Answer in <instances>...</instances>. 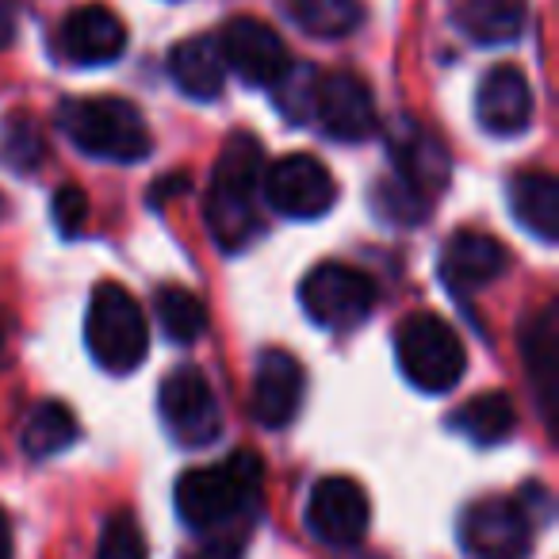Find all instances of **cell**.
<instances>
[{
  "label": "cell",
  "instance_id": "6da1fadb",
  "mask_svg": "<svg viewBox=\"0 0 559 559\" xmlns=\"http://www.w3.org/2000/svg\"><path fill=\"white\" fill-rule=\"evenodd\" d=\"M264 464L257 452L234 449L223 464L192 467L177 479V513L195 533H215L226 540L234 521H241L261 498Z\"/></svg>",
  "mask_w": 559,
  "mask_h": 559
},
{
  "label": "cell",
  "instance_id": "7a4b0ae2",
  "mask_svg": "<svg viewBox=\"0 0 559 559\" xmlns=\"http://www.w3.org/2000/svg\"><path fill=\"white\" fill-rule=\"evenodd\" d=\"M261 142L249 131H234L211 169L203 218L218 249L238 253L257 230V188H261Z\"/></svg>",
  "mask_w": 559,
  "mask_h": 559
},
{
  "label": "cell",
  "instance_id": "3957f363",
  "mask_svg": "<svg viewBox=\"0 0 559 559\" xmlns=\"http://www.w3.org/2000/svg\"><path fill=\"white\" fill-rule=\"evenodd\" d=\"M58 127L70 134L81 154L104 157V162L131 165L154 150L146 119L123 96H73L58 108Z\"/></svg>",
  "mask_w": 559,
  "mask_h": 559
},
{
  "label": "cell",
  "instance_id": "277c9868",
  "mask_svg": "<svg viewBox=\"0 0 559 559\" xmlns=\"http://www.w3.org/2000/svg\"><path fill=\"white\" fill-rule=\"evenodd\" d=\"M85 345L93 360L111 376H127L146 360L150 353V326L139 299L116 284L104 280L88 299L85 314Z\"/></svg>",
  "mask_w": 559,
  "mask_h": 559
},
{
  "label": "cell",
  "instance_id": "5b68a950",
  "mask_svg": "<svg viewBox=\"0 0 559 559\" xmlns=\"http://www.w3.org/2000/svg\"><path fill=\"white\" fill-rule=\"evenodd\" d=\"M395 357L403 376L426 395H449L464 380L467 353L460 334L444 319L418 311L395 330Z\"/></svg>",
  "mask_w": 559,
  "mask_h": 559
},
{
  "label": "cell",
  "instance_id": "8992f818",
  "mask_svg": "<svg viewBox=\"0 0 559 559\" xmlns=\"http://www.w3.org/2000/svg\"><path fill=\"white\" fill-rule=\"evenodd\" d=\"M376 280L368 272L342 261H322L299 284V304L307 319L322 330H353L372 314L376 307Z\"/></svg>",
  "mask_w": 559,
  "mask_h": 559
},
{
  "label": "cell",
  "instance_id": "52a82bcc",
  "mask_svg": "<svg viewBox=\"0 0 559 559\" xmlns=\"http://www.w3.org/2000/svg\"><path fill=\"white\" fill-rule=\"evenodd\" d=\"M157 411H162V421L173 433V441L185 444V449H203L223 433V411H218L215 388L192 365H180L165 376L162 391H157Z\"/></svg>",
  "mask_w": 559,
  "mask_h": 559
},
{
  "label": "cell",
  "instance_id": "ba28073f",
  "mask_svg": "<svg viewBox=\"0 0 559 559\" xmlns=\"http://www.w3.org/2000/svg\"><path fill=\"white\" fill-rule=\"evenodd\" d=\"M533 525L525 502L487 495L460 518V544L472 559H525L533 548Z\"/></svg>",
  "mask_w": 559,
  "mask_h": 559
},
{
  "label": "cell",
  "instance_id": "9c48e42d",
  "mask_svg": "<svg viewBox=\"0 0 559 559\" xmlns=\"http://www.w3.org/2000/svg\"><path fill=\"white\" fill-rule=\"evenodd\" d=\"M264 200L284 218H322L337 203V180L314 154H284L264 173Z\"/></svg>",
  "mask_w": 559,
  "mask_h": 559
},
{
  "label": "cell",
  "instance_id": "30bf717a",
  "mask_svg": "<svg viewBox=\"0 0 559 559\" xmlns=\"http://www.w3.org/2000/svg\"><path fill=\"white\" fill-rule=\"evenodd\" d=\"M322 131L334 142H368L380 127L376 96L357 70H330L319 73L314 85V116Z\"/></svg>",
  "mask_w": 559,
  "mask_h": 559
},
{
  "label": "cell",
  "instance_id": "8fae6325",
  "mask_svg": "<svg viewBox=\"0 0 559 559\" xmlns=\"http://www.w3.org/2000/svg\"><path fill=\"white\" fill-rule=\"evenodd\" d=\"M218 55L226 70H234L253 88H276L280 78L292 70L288 47L276 35V27L257 16H234L218 35Z\"/></svg>",
  "mask_w": 559,
  "mask_h": 559
},
{
  "label": "cell",
  "instance_id": "7c38bea8",
  "mask_svg": "<svg viewBox=\"0 0 559 559\" xmlns=\"http://www.w3.org/2000/svg\"><path fill=\"white\" fill-rule=\"evenodd\" d=\"M368 521H372V502L365 487L349 475H326L314 483L307 498V528L330 548H353L365 540Z\"/></svg>",
  "mask_w": 559,
  "mask_h": 559
},
{
  "label": "cell",
  "instance_id": "4fadbf2b",
  "mask_svg": "<svg viewBox=\"0 0 559 559\" xmlns=\"http://www.w3.org/2000/svg\"><path fill=\"white\" fill-rule=\"evenodd\" d=\"M388 154L391 165H395V177L403 185H411L418 195L433 200L449 188L452 177V162L449 150L437 134H429L426 127L414 116H399L388 131Z\"/></svg>",
  "mask_w": 559,
  "mask_h": 559
},
{
  "label": "cell",
  "instance_id": "5bb4252c",
  "mask_svg": "<svg viewBox=\"0 0 559 559\" xmlns=\"http://www.w3.org/2000/svg\"><path fill=\"white\" fill-rule=\"evenodd\" d=\"M307 391V372L288 349H261L249 383V414L257 426L284 429L299 414Z\"/></svg>",
  "mask_w": 559,
  "mask_h": 559
},
{
  "label": "cell",
  "instance_id": "9a60e30c",
  "mask_svg": "<svg viewBox=\"0 0 559 559\" xmlns=\"http://www.w3.org/2000/svg\"><path fill=\"white\" fill-rule=\"evenodd\" d=\"M127 24L108 4H78L58 24V55L70 66H108L123 58Z\"/></svg>",
  "mask_w": 559,
  "mask_h": 559
},
{
  "label": "cell",
  "instance_id": "2e32d148",
  "mask_svg": "<svg viewBox=\"0 0 559 559\" xmlns=\"http://www.w3.org/2000/svg\"><path fill=\"white\" fill-rule=\"evenodd\" d=\"M475 119L487 134L510 139L533 119V85L518 66H495L475 88Z\"/></svg>",
  "mask_w": 559,
  "mask_h": 559
},
{
  "label": "cell",
  "instance_id": "e0dca14e",
  "mask_svg": "<svg viewBox=\"0 0 559 559\" xmlns=\"http://www.w3.org/2000/svg\"><path fill=\"white\" fill-rule=\"evenodd\" d=\"M506 269H510V249L483 230H456L441 257V280L452 296H472L487 288Z\"/></svg>",
  "mask_w": 559,
  "mask_h": 559
},
{
  "label": "cell",
  "instance_id": "ac0fdd59",
  "mask_svg": "<svg viewBox=\"0 0 559 559\" xmlns=\"http://www.w3.org/2000/svg\"><path fill=\"white\" fill-rule=\"evenodd\" d=\"M521 353L533 391L540 399V414L548 429H556V403H559V322L556 307H544L525 330H521Z\"/></svg>",
  "mask_w": 559,
  "mask_h": 559
},
{
  "label": "cell",
  "instance_id": "d6986e66",
  "mask_svg": "<svg viewBox=\"0 0 559 559\" xmlns=\"http://www.w3.org/2000/svg\"><path fill=\"white\" fill-rule=\"evenodd\" d=\"M169 78L192 100H215L226 85V62L218 55V39H207V35L180 39L169 50Z\"/></svg>",
  "mask_w": 559,
  "mask_h": 559
},
{
  "label": "cell",
  "instance_id": "ffe728a7",
  "mask_svg": "<svg viewBox=\"0 0 559 559\" xmlns=\"http://www.w3.org/2000/svg\"><path fill=\"white\" fill-rule=\"evenodd\" d=\"M510 207L513 218L525 226L528 234L544 241V246H556L559 241V180L544 169L518 173L510 180Z\"/></svg>",
  "mask_w": 559,
  "mask_h": 559
},
{
  "label": "cell",
  "instance_id": "44dd1931",
  "mask_svg": "<svg viewBox=\"0 0 559 559\" xmlns=\"http://www.w3.org/2000/svg\"><path fill=\"white\" fill-rule=\"evenodd\" d=\"M525 0H452V24L479 47L513 43L525 32Z\"/></svg>",
  "mask_w": 559,
  "mask_h": 559
},
{
  "label": "cell",
  "instance_id": "7402d4cb",
  "mask_svg": "<svg viewBox=\"0 0 559 559\" xmlns=\"http://www.w3.org/2000/svg\"><path fill=\"white\" fill-rule=\"evenodd\" d=\"M449 426L475 444H502L506 437L518 429V411H513L510 395H502V391H487V395H475L472 403H464L460 411H452Z\"/></svg>",
  "mask_w": 559,
  "mask_h": 559
},
{
  "label": "cell",
  "instance_id": "603a6c76",
  "mask_svg": "<svg viewBox=\"0 0 559 559\" xmlns=\"http://www.w3.org/2000/svg\"><path fill=\"white\" fill-rule=\"evenodd\" d=\"M78 441V418L66 403H39L24 421L20 444L32 460H50Z\"/></svg>",
  "mask_w": 559,
  "mask_h": 559
},
{
  "label": "cell",
  "instance_id": "cb8c5ba5",
  "mask_svg": "<svg viewBox=\"0 0 559 559\" xmlns=\"http://www.w3.org/2000/svg\"><path fill=\"white\" fill-rule=\"evenodd\" d=\"M288 9L314 39H345L365 24V0H288Z\"/></svg>",
  "mask_w": 559,
  "mask_h": 559
},
{
  "label": "cell",
  "instance_id": "d4e9b609",
  "mask_svg": "<svg viewBox=\"0 0 559 559\" xmlns=\"http://www.w3.org/2000/svg\"><path fill=\"white\" fill-rule=\"evenodd\" d=\"M154 311L165 337H173L177 345H192L207 330V307H203V299L192 296L188 288H180V284H162L157 288Z\"/></svg>",
  "mask_w": 559,
  "mask_h": 559
},
{
  "label": "cell",
  "instance_id": "484cf974",
  "mask_svg": "<svg viewBox=\"0 0 559 559\" xmlns=\"http://www.w3.org/2000/svg\"><path fill=\"white\" fill-rule=\"evenodd\" d=\"M43 154H47V142H43V131L35 127V119L27 111H12L4 123H0V165H9L12 173L27 177L43 165Z\"/></svg>",
  "mask_w": 559,
  "mask_h": 559
},
{
  "label": "cell",
  "instance_id": "4316f807",
  "mask_svg": "<svg viewBox=\"0 0 559 559\" xmlns=\"http://www.w3.org/2000/svg\"><path fill=\"white\" fill-rule=\"evenodd\" d=\"M376 211H380L388 223L395 226H418L421 218H426L429 211V200L426 195H418L411 185H403L399 177H388L376 185V195H372Z\"/></svg>",
  "mask_w": 559,
  "mask_h": 559
},
{
  "label": "cell",
  "instance_id": "83f0119b",
  "mask_svg": "<svg viewBox=\"0 0 559 559\" xmlns=\"http://www.w3.org/2000/svg\"><path fill=\"white\" fill-rule=\"evenodd\" d=\"M146 536H142L139 521L131 513H111L108 525H104L100 548H96V559H146Z\"/></svg>",
  "mask_w": 559,
  "mask_h": 559
},
{
  "label": "cell",
  "instance_id": "f1b7e54d",
  "mask_svg": "<svg viewBox=\"0 0 559 559\" xmlns=\"http://www.w3.org/2000/svg\"><path fill=\"white\" fill-rule=\"evenodd\" d=\"M314 85H319V73L311 66H292L284 78H280V108L288 111V119L307 123L314 116Z\"/></svg>",
  "mask_w": 559,
  "mask_h": 559
},
{
  "label": "cell",
  "instance_id": "f546056e",
  "mask_svg": "<svg viewBox=\"0 0 559 559\" xmlns=\"http://www.w3.org/2000/svg\"><path fill=\"white\" fill-rule=\"evenodd\" d=\"M50 211H55V223L66 238H78L88 223V195L81 185H62L50 200Z\"/></svg>",
  "mask_w": 559,
  "mask_h": 559
},
{
  "label": "cell",
  "instance_id": "4dcf8cb0",
  "mask_svg": "<svg viewBox=\"0 0 559 559\" xmlns=\"http://www.w3.org/2000/svg\"><path fill=\"white\" fill-rule=\"evenodd\" d=\"M188 192V177L185 173H173V177L157 180L154 192H150V207H162V203H169L173 195H185Z\"/></svg>",
  "mask_w": 559,
  "mask_h": 559
},
{
  "label": "cell",
  "instance_id": "1f68e13d",
  "mask_svg": "<svg viewBox=\"0 0 559 559\" xmlns=\"http://www.w3.org/2000/svg\"><path fill=\"white\" fill-rule=\"evenodd\" d=\"M12 39H16V4L0 0V50H9Z\"/></svg>",
  "mask_w": 559,
  "mask_h": 559
},
{
  "label": "cell",
  "instance_id": "d6a6232c",
  "mask_svg": "<svg viewBox=\"0 0 559 559\" xmlns=\"http://www.w3.org/2000/svg\"><path fill=\"white\" fill-rule=\"evenodd\" d=\"M192 559H241V540H211L207 548Z\"/></svg>",
  "mask_w": 559,
  "mask_h": 559
},
{
  "label": "cell",
  "instance_id": "836d02e7",
  "mask_svg": "<svg viewBox=\"0 0 559 559\" xmlns=\"http://www.w3.org/2000/svg\"><path fill=\"white\" fill-rule=\"evenodd\" d=\"M0 559H12V525L0 510Z\"/></svg>",
  "mask_w": 559,
  "mask_h": 559
},
{
  "label": "cell",
  "instance_id": "e575fe53",
  "mask_svg": "<svg viewBox=\"0 0 559 559\" xmlns=\"http://www.w3.org/2000/svg\"><path fill=\"white\" fill-rule=\"evenodd\" d=\"M4 211H9V203H4V195H0V218H4Z\"/></svg>",
  "mask_w": 559,
  "mask_h": 559
},
{
  "label": "cell",
  "instance_id": "d590c367",
  "mask_svg": "<svg viewBox=\"0 0 559 559\" xmlns=\"http://www.w3.org/2000/svg\"><path fill=\"white\" fill-rule=\"evenodd\" d=\"M0 353H4V326H0Z\"/></svg>",
  "mask_w": 559,
  "mask_h": 559
}]
</instances>
